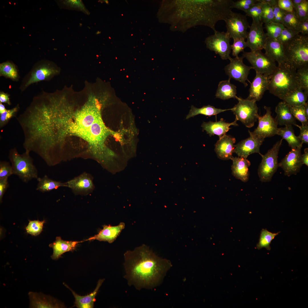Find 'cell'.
I'll list each match as a JSON object with an SVG mask.
<instances>
[{
    "label": "cell",
    "instance_id": "obj_1",
    "mask_svg": "<svg viewBox=\"0 0 308 308\" xmlns=\"http://www.w3.org/2000/svg\"><path fill=\"white\" fill-rule=\"evenodd\" d=\"M124 256V277L129 286L138 290L159 285L172 266L170 261L157 256L145 244L127 251Z\"/></svg>",
    "mask_w": 308,
    "mask_h": 308
},
{
    "label": "cell",
    "instance_id": "obj_2",
    "mask_svg": "<svg viewBox=\"0 0 308 308\" xmlns=\"http://www.w3.org/2000/svg\"><path fill=\"white\" fill-rule=\"evenodd\" d=\"M296 70L286 64L278 65L270 76L268 90L270 92L283 100L292 92L301 88L297 78Z\"/></svg>",
    "mask_w": 308,
    "mask_h": 308
},
{
    "label": "cell",
    "instance_id": "obj_3",
    "mask_svg": "<svg viewBox=\"0 0 308 308\" xmlns=\"http://www.w3.org/2000/svg\"><path fill=\"white\" fill-rule=\"evenodd\" d=\"M283 46L285 64L296 70L308 65V36L298 34Z\"/></svg>",
    "mask_w": 308,
    "mask_h": 308
},
{
    "label": "cell",
    "instance_id": "obj_4",
    "mask_svg": "<svg viewBox=\"0 0 308 308\" xmlns=\"http://www.w3.org/2000/svg\"><path fill=\"white\" fill-rule=\"evenodd\" d=\"M9 158L13 174L17 176L23 182L27 183L38 177L37 169L33 163L29 152L25 151L20 154L16 148H13L9 151Z\"/></svg>",
    "mask_w": 308,
    "mask_h": 308
},
{
    "label": "cell",
    "instance_id": "obj_5",
    "mask_svg": "<svg viewBox=\"0 0 308 308\" xmlns=\"http://www.w3.org/2000/svg\"><path fill=\"white\" fill-rule=\"evenodd\" d=\"M282 139L277 141L264 155H260L262 160L258 169L260 180L262 182L271 181L278 167V156Z\"/></svg>",
    "mask_w": 308,
    "mask_h": 308
},
{
    "label": "cell",
    "instance_id": "obj_6",
    "mask_svg": "<svg viewBox=\"0 0 308 308\" xmlns=\"http://www.w3.org/2000/svg\"><path fill=\"white\" fill-rule=\"evenodd\" d=\"M58 72V70L48 61H40L35 64L23 78L19 88L23 91L31 84L47 80Z\"/></svg>",
    "mask_w": 308,
    "mask_h": 308
},
{
    "label": "cell",
    "instance_id": "obj_7",
    "mask_svg": "<svg viewBox=\"0 0 308 308\" xmlns=\"http://www.w3.org/2000/svg\"><path fill=\"white\" fill-rule=\"evenodd\" d=\"M236 99L238 102L231 110L235 115L236 118L246 127H253L259 116L256 101L240 97H237Z\"/></svg>",
    "mask_w": 308,
    "mask_h": 308
},
{
    "label": "cell",
    "instance_id": "obj_8",
    "mask_svg": "<svg viewBox=\"0 0 308 308\" xmlns=\"http://www.w3.org/2000/svg\"><path fill=\"white\" fill-rule=\"evenodd\" d=\"M242 57L246 59L256 72L261 74L270 76L277 67L276 62L261 50L244 51Z\"/></svg>",
    "mask_w": 308,
    "mask_h": 308
},
{
    "label": "cell",
    "instance_id": "obj_9",
    "mask_svg": "<svg viewBox=\"0 0 308 308\" xmlns=\"http://www.w3.org/2000/svg\"><path fill=\"white\" fill-rule=\"evenodd\" d=\"M214 33L206 38L207 48L218 54L222 60L229 59L231 50L230 37L226 32L216 31Z\"/></svg>",
    "mask_w": 308,
    "mask_h": 308
},
{
    "label": "cell",
    "instance_id": "obj_10",
    "mask_svg": "<svg viewBox=\"0 0 308 308\" xmlns=\"http://www.w3.org/2000/svg\"><path fill=\"white\" fill-rule=\"evenodd\" d=\"M246 15L240 13H232L224 21L226 24V33L233 40L246 39L247 29L250 26Z\"/></svg>",
    "mask_w": 308,
    "mask_h": 308
},
{
    "label": "cell",
    "instance_id": "obj_11",
    "mask_svg": "<svg viewBox=\"0 0 308 308\" xmlns=\"http://www.w3.org/2000/svg\"><path fill=\"white\" fill-rule=\"evenodd\" d=\"M264 108L265 114L262 116H258V126L253 131H251L253 135L263 139L277 135L278 128L275 119L271 116V108L265 106Z\"/></svg>",
    "mask_w": 308,
    "mask_h": 308
},
{
    "label": "cell",
    "instance_id": "obj_12",
    "mask_svg": "<svg viewBox=\"0 0 308 308\" xmlns=\"http://www.w3.org/2000/svg\"><path fill=\"white\" fill-rule=\"evenodd\" d=\"M242 57H230V63L226 66L224 70L229 78H232L243 84L245 87L248 86L246 82L248 81V76L250 70L253 69L252 66H248L243 63Z\"/></svg>",
    "mask_w": 308,
    "mask_h": 308
},
{
    "label": "cell",
    "instance_id": "obj_13",
    "mask_svg": "<svg viewBox=\"0 0 308 308\" xmlns=\"http://www.w3.org/2000/svg\"><path fill=\"white\" fill-rule=\"evenodd\" d=\"M262 22L252 20L247 34V46L252 51L261 50L264 48L267 37L264 31Z\"/></svg>",
    "mask_w": 308,
    "mask_h": 308
},
{
    "label": "cell",
    "instance_id": "obj_14",
    "mask_svg": "<svg viewBox=\"0 0 308 308\" xmlns=\"http://www.w3.org/2000/svg\"><path fill=\"white\" fill-rule=\"evenodd\" d=\"M301 147L291 149L278 163V167L283 169L285 175L289 176L299 173L303 164L301 160Z\"/></svg>",
    "mask_w": 308,
    "mask_h": 308
},
{
    "label": "cell",
    "instance_id": "obj_15",
    "mask_svg": "<svg viewBox=\"0 0 308 308\" xmlns=\"http://www.w3.org/2000/svg\"><path fill=\"white\" fill-rule=\"evenodd\" d=\"M250 137L242 140L235 145L234 153L239 157L247 158L248 156L255 153L260 155V147L264 139L259 138L252 134L249 130Z\"/></svg>",
    "mask_w": 308,
    "mask_h": 308
},
{
    "label": "cell",
    "instance_id": "obj_16",
    "mask_svg": "<svg viewBox=\"0 0 308 308\" xmlns=\"http://www.w3.org/2000/svg\"><path fill=\"white\" fill-rule=\"evenodd\" d=\"M256 73V76L250 84L249 94L246 99L257 101L260 100L265 92L268 90L270 76Z\"/></svg>",
    "mask_w": 308,
    "mask_h": 308
},
{
    "label": "cell",
    "instance_id": "obj_17",
    "mask_svg": "<svg viewBox=\"0 0 308 308\" xmlns=\"http://www.w3.org/2000/svg\"><path fill=\"white\" fill-rule=\"evenodd\" d=\"M28 295L30 301V308L65 307L63 303L50 296L42 293L30 291Z\"/></svg>",
    "mask_w": 308,
    "mask_h": 308
},
{
    "label": "cell",
    "instance_id": "obj_18",
    "mask_svg": "<svg viewBox=\"0 0 308 308\" xmlns=\"http://www.w3.org/2000/svg\"><path fill=\"white\" fill-rule=\"evenodd\" d=\"M236 141L234 137L226 134L219 138L215 145L214 150L218 157L223 160L231 159Z\"/></svg>",
    "mask_w": 308,
    "mask_h": 308
},
{
    "label": "cell",
    "instance_id": "obj_19",
    "mask_svg": "<svg viewBox=\"0 0 308 308\" xmlns=\"http://www.w3.org/2000/svg\"><path fill=\"white\" fill-rule=\"evenodd\" d=\"M98 110L92 104H88L78 113L76 123L79 129H87L97 119ZM78 127V128H79Z\"/></svg>",
    "mask_w": 308,
    "mask_h": 308
},
{
    "label": "cell",
    "instance_id": "obj_20",
    "mask_svg": "<svg viewBox=\"0 0 308 308\" xmlns=\"http://www.w3.org/2000/svg\"><path fill=\"white\" fill-rule=\"evenodd\" d=\"M66 183L67 187L77 193H88L92 191L94 188L92 178L86 173H83Z\"/></svg>",
    "mask_w": 308,
    "mask_h": 308
},
{
    "label": "cell",
    "instance_id": "obj_21",
    "mask_svg": "<svg viewBox=\"0 0 308 308\" xmlns=\"http://www.w3.org/2000/svg\"><path fill=\"white\" fill-rule=\"evenodd\" d=\"M125 224L123 222H120L118 225L115 226L110 225H104L103 226V229H100L98 234L85 240H97L100 241H106L112 243L119 236L122 230L125 228Z\"/></svg>",
    "mask_w": 308,
    "mask_h": 308
},
{
    "label": "cell",
    "instance_id": "obj_22",
    "mask_svg": "<svg viewBox=\"0 0 308 308\" xmlns=\"http://www.w3.org/2000/svg\"><path fill=\"white\" fill-rule=\"evenodd\" d=\"M264 49L265 54L278 63V65L285 64L286 59L283 45L275 40L267 37Z\"/></svg>",
    "mask_w": 308,
    "mask_h": 308
},
{
    "label": "cell",
    "instance_id": "obj_23",
    "mask_svg": "<svg viewBox=\"0 0 308 308\" xmlns=\"http://www.w3.org/2000/svg\"><path fill=\"white\" fill-rule=\"evenodd\" d=\"M237 120L236 118L234 121L229 123L226 122L223 118H221L219 121L213 122L209 121L208 122H203L201 125L203 130H205L207 133L211 137L212 135H216L220 138L226 133L231 128L229 127L231 125L237 126L238 125L237 123Z\"/></svg>",
    "mask_w": 308,
    "mask_h": 308
},
{
    "label": "cell",
    "instance_id": "obj_24",
    "mask_svg": "<svg viewBox=\"0 0 308 308\" xmlns=\"http://www.w3.org/2000/svg\"><path fill=\"white\" fill-rule=\"evenodd\" d=\"M231 160L232 161L231 170L233 175L244 182H247L249 178L248 168L251 165L250 162L247 158L239 157H233Z\"/></svg>",
    "mask_w": 308,
    "mask_h": 308
},
{
    "label": "cell",
    "instance_id": "obj_25",
    "mask_svg": "<svg viewBox=\"0 0 308 308\" xmlns=\"http://www.w3.org/2000/svg\"><path fill=\"white\" fill-rule=\"evenodd\" d=\"M275 112L276 116L275 119L278 125H297L296 119L291 113L290 106L285 102L279 103L275 108Z\"/></svg>",
    "mask_w": 308,
    "mask_h": 308
},
{
    "label": "cell",
    "instance_id": "obj_26",
    "mask_svg": "<svg viewBox=\"0 0 308 308\" xmlns=\"http://www.w3.org/2000/svg\"><path fill=\"white\" fill-rule=\"evenodd\" d=\"M104 280V279H100L98 282L97 285L93 292L85 296H80L76 294L69 287L65 285L72 292L74 297L75 301L74 306L78 308H92L96 301V297L99 288Z\"/></svg>",
    "mask_w": 308,
    "mask_h": 308
},
{
    "label": "cell",
    "instance_id": "obj_27",
    "mask_svg": "<svg viewBox=\"0 0 308 308\" xmlns=\"http://www.w3.org/2000/svg\"><path fill=\"white\" fill-rule=\"evenodd\" d=\"M82 241H68L62 240L61 237H57L55 241L50 244L49 246L52 248L53 253L51 256L53 260H57L65 252L72 251L75 250L77 244Z\"/></svg>",
    "mask_w": 308,
    "mask_h": 308
},
{
    "label": "cell",
    "instance_id": "obj_28",
    "mask_svg": "<svg viewBox=\"0 0 308 308\" xmlns=\"http://www.w3.org/2000/svg\"><path fill=\"white\" fill-rule=\"evenodd\" d=\"M230 78L220 81L215 94L216 98L223 100L232 98L236 99V87L230 82Z\"/></svg>",
    "mask_w": 308,
    "mask_h": 308
},
{
    "label": "cell",
    "instance_id": "obj_29",
    "mask_svg": "<svg viewBox=\"0 0 308 308\" xmlns=\"http://www.w3.org/2000/svg\"><path fill=\"white\" fill-rule=\"evenodd\" d=\"M277 135L286 140L291 149L302 147L303 144L298 137L295 135L292 125L278 128Z\"/></svg>",
    "mask_w": 308,
    "mask_h": 308
},
{
    "label": "cell",
    "instance_id": "obj_30",
    "mask_svg": "<svg viewBox=\"0 0 308 308\" xmlns=\"http://www.w3.org/2000/svg\"><path fill=\"white\" fill-rule=\"evenodd\" d=\"M38 183L36 190L42 193L48 192L61 187H67L65 183L57 181L49 178L45 175L37 179Z\"/></svg>",
    "mask_w": 308,
    "mask_h": 308
},
{
    "label": "cell",
    "instance_id": "obj_31",
    "mask_svg": "<svg viewBox=\"0 0 308 308\" xmlns=\"http://www.w3.org/2000/svg\"><path fill=\"white\" fill-rule=\"evenodd\" d=\"M308 94L301 88L294 91L283 100L290 106H297L305 104L307 101Z\"/></svg>",
    "mask_w": 308,
    "mask_h": 308
},
{
    "label": "cell",
    "instance_id": "obj_32",
    "mask_svg": "<svg viewBox=\"0 0 308 308\" xmlns=\"http://www.w3.org/2000/svg\"><path fill=\"white\" fill-rule=\"evenodd\" d=\"M231 110V108L228 109L217 108L209 105L204 106L200 108H197L192 105L191 106L189 113L187 115L186 119H188L199 114L211 116L213 115H216L220 113L226 111Z\"/></svg>",
    "mask_w": 308,
    "mask_h": 308
},
{
    "label": "cell",
    "instance_id": "obj_33",
    "mask_svg": "<svg viewBox=\"0 0 308 308\" xmlns=\"http://www.w3.org/2000/svg\"><path fill=\"white\" fill-rule=\"evenodd\" d=\"M0 75L15 81H17L19 78L15 66L13 63L8 61L0 64Z\"/></svg>",
    "mask_w": 308,
    "mask_h": 308
},
{
    "label": "cell",
    "instance_id": "obj_34",
    "mask_svg": "<svg viewBox=\"0 0 308 308\" xmlns=\"http://www.w3.org/2000/svg\"><path fill=\"white\" fill-rule=\"evenodd\" d=\"M280 232L273 233L268 231L266 229H263L261 232L258 243L256 248L258 250L265 248L268 250L271 249L270 244L271 241Z\"/></svg>",
    "mask_w": 308,
    "mask_h": 308
},
{
    "label": "cell",
    "instance_id": "obj_35",
    "mask_svg": "<svg viewBox=\"0 0 308 308\" xmlns=\"http://www.w3.org/2000/svg\"><path fill=\"white\" fill-rule=\"evenodd\" d=\"M300 22L295 12H291L285 11L282 23L285 27L298 32Z\"/></svg>",
    "mask_w": 308,
    "mask_h": 308
},
{
    "label": "cell",
    "instance_id": "obj_36",
    "mask_svg": "<svg viewBox=\"0 0 308 308\" xmlns=\"http://www.w3.org/2000/svg\"><path fill=\"white\" fill-rule=\"evenodd\" d=\"M264 28L267 31L266 33L267 37L276 40L284 27L282 24L271 22L265 24Z\"/></svg>",
    "mask_w": 308,
    "mask_h": 308
},
{
    "label": "cell",
    "instance_id": "obj_37",
    "mask_svg": "<svg viewBox=\"0 0 308 308\" xmlns=\"http://www.w3.org/2000/svg\"><path fill=\"white\" fill-rule=\"evenodd\" d=\"M296 74L300 88L308 94V65L297 69Z\"/></svg>",
    "mask_w": 308,
    "mask_h": 308
},
{
    "label": "cell",
    "instance_id": "obj_38",
    "mask_svg": "<svg viewBox=\"0 0 308 308\" xmlns=\"http://www.w3.org/2000/svg\"><path fill=\"white\" fill-rule=\"evenodd\" d=\"M304 104L297 106H290V110L293 116L300 121L302 125H308V117L305 111Z\"/></svg>",
    "mask_w": 308,
    "mask_h": 308
},
{
    "label": "cell",
    "instance_id": "obj_39",
    "mask_svg": "<svg viewBox=\"0 0 308 308\" xmlns=\"http://www.w3.org/2000/svg\"><path fill=\"white\" fill-rule=\"evenodd\" d=\"M263 3L258 2L253 5L246 12V16L252 17V20L261 21Z\"/></svg>",
    "mask_w": 308,
    "mask_h": 308
},
{
    "label": "cell",
    "instance_id": "obj_40",
    "mask_svg": "<svg viewBox=\"0 0 308 308\" xmlns=\"http://www.w3.org/2000/svg\"><path fill=\"white\" fill-rule=\"evenodd\" d=\"M45 220L29 221L28 225L26 227V232L32 236H37L40 234L42 230Z\"/></svg>",
    "mask_w": 308,
    "mask_h": 308
},
{
    "label": "cell",
    "instance_id": "obj_41",
    "mask_svg": "<svg viewBox=\"0 0 308 308\" xmlns=\"http://www.w3.org/2000/svg\"><path fill=\"white\" fill-rule=\"evenodd\" d=\"M299 34V33L297 31L284 27L276 40L284 45Z\"/></svg>",
    "mask_w": 308,
    "mask_h": 308
},
{
    "label": "cell",
    "instance_id": "obj_42",
    "mask_svg": "<svg viewBox=\"0 0 308 308\" xmlns=\"http://www.w3.org/2000/svg\"><path fill=\"white\" fill-rule=\"evenodd\" d=\"M294 10L300 22L308 19V0H303L294 8Z\"/></svg>",
    "mask_w": 308,
    "mask_h": 308
},
{
    "label": "cell",
    "instance_id": "obj_43",
    "mask_svg": "<svg viewBox=\"0 0 308 308\" xmlns=\"http://www.w3.org/2000/svg\"><path fill=\"white\" fill-rule=\"evenodd\" d=\"M97 121L98 119L88 129L87 131L88 132V136L90 137V139L92 140L102 136L104 131L102 124Z\"/></svg>",
    "mask_w": 308,
    "mask_h": 308
},
{
    "label": "cell",
    "instance_id": "obj_44",
    "mask_svg": "<svg viewBox=\"0 0 308 308\" xmlns=\"http://www.w3.org/2000/svg\"><path fill=\"white\" fill-rule=\"evenodd\" d=\"M19 107L18 105L12 109L7 110L3 113L0 114V127L2 128L8 123L10 119L15 116L18 111Z\"/></svg>",
    "mask_w": 308,
    "mask_h": 308
},
{
    "label": "cell",
    "instance_id": "obj_45",
    "mask_svg": "<svg viewBox=\"0 0 308 308\" xmlns=\"http://www.w3.org/2000/svg\"><path fill=\"white\" fill-rule=\"evenodd\" d=\"M274 18L273 7L267 4H263L261 21L265 24L273 22Z\"/></svg>",
    "mask_w": 308,
    "mask_h": 308
},
{
    "label": "cell",
    "instance_id": "obj_46",
    "mask_svg": "<svg viewBox=\"0 0 308 308\" xmlns=\"http://www.w3.org/2000/svg\"><path fill=\"white\" fill-rule=\"evenodd\" d=\"M247 47L246 41L244 39H234L233 44L230 45L232 56L235 57H238L239 54L243 52L244 49Z\"/></svg>",
    "mask_w": 308,
    "mask_h": 308
},
{
    "label": "cell",
    "instance_id": "obj_47",
    "mask_svg": "<svg viewBox=\"0 0 308 308\" xmlns=\"http://www.w3.org/2000/svg\"><path fill=\"white\" fill-rule=\"evenodd\" d=\"M258 2L257 0H239L233 1L230 6L231 8H235L243 11H247L254 4Z\"/></svg>",
    "mask_w": 308,
    "mask_h": 308
},
{
    "label": "cell",
    "instance_id": "obj_48",
    "mask_svg": "<svg viewBox=\"0 0 308 308\" xmlns=\"http://www.w3.org/2000/svg\"><path fill=\"white\" fill-rule=\"evenodd\" d=\"M13 175L11 165L6 161L0 162V179L8 178Z\"/></svg>",
    "mask_w": 308,
    "mask_h": 308
},
{
    "label": "cell",
    "instance_id": "obj_49",
    "mask_svg": "<svg viewBox=\"0 0 308 308\" xmlns=\"http://www.w3.org/2000/svg\"><path fill=\"white\" fill-rule=\"evenodd\" d=\"M274 18L273 22L282 24L285 11L281 9L278 5L273 7Z\"/></svg>",
    "mask_w": 308,
    "mask_h": 308
},
{
    "label": "cell",
    "instance_id": "obj_50",
    "mask_svg": "<svg viewBox=\"0 0 308 308\" xmlns=\"http://www.w3.org/2000/svg\"><path fill=\"white\" fill-rule=\"evenodd\" d=\"M277 5L281 9L288 12H294L291 0H278Z\"/></svg>",
    "mask_w": 308,
    "mask_h": 308
},
{
    "label": "cell",
    "instance_id": "obj_51",
    "mask_svg": "<svg viewBox=\"0 0 308 308\" xmlns=\"http://www.w3.org/2000/svg\"><path fill=\"white\" fill-rule=\"evenodd\" d=\"M300 129V133L298 136L302 143H308V125H297Z\"/></svg>",
    "mask_w": 308,
    "mask_h": 308
},
{
    "label": "cell",
    "instance_id": "obj_52",
    "mask_svg": "<svg viewBox=\"0 0 308 308\" xmlns=\"http://www.w3.org/2000/svg\"><path fill=\"white\" fill-rule=\"evenodd\" d=\"M8 178L0 179V201L1 202L3 195L9 187Z\"/></svg>",
    "mask_w": 308,
    "mask_h": 308
},
{
    "label": "cell",
    "instance_id": "obj_53",
    "mask_svg": "<svg viewBox=\"0 0 308 308\" xmlns=\"http://www.w3.org/2000/svg\"><path fill=\"white\" fill-rule=\"evenodd\" d=\"M298 32L303 36L308 35V19L301 21L298 28Z\"/></svg>",
    "mask_w": 308,
    "mask_h": 308
},
{
    "label": "cell",
    "instance_id": "obj_54",
    "mask_svg": "<svg viewBox=\"0 0 308 308\" xmlns=\"http://www.w3.org/2000/svg\"><path fill=\"white\" fill-rule=\"evenodd\" d=\"M0 103H5L10 105L11 104L9 98V95L7 93L3 92H0Z\"/></svg>",
    "mask_w": 308,
    "mask_h": 308
},
{
    "label": "cell",
    "instance_id": "obj_55",
    "mask_svg": "<svg viewBox=\"0 0 308 308\" xmlns=\"http://www.w3.org/2000/svg\"><path fill=\"white\" fill-rule=\"evenodd\" d=\"M301 160L303 164L308 166V148H306L304 150V153L301 155Z\"/></svg>",
    "mask_w": 308,
    "mask_h": 308
},
{
    "label": "cell",
    "instance_id": "obj_56",
    "mask_svg": "<svg viewBox=\"0 0 308 308\" xmlns=\"http://www.w3.org/2000/svg\"><path fill=\"white\" fill-rule=\"evenodd\" d=\"M258 2L263 4H268L273 7L277 5L278 0H257Z\"/></svg>",
    "mask_w": 308,
    "mask_h": 308
},
{
    "label": "cell",
    "instance_id": "obj_57",
    "mask_svg": "<svg viewBox=\"0 0 308 308\" xmlns=\"http://www.w3.org/2000/svg\"><path fill=\"white\" fill-rule=\"evenodd\" d=\"M293 5L294 8L297 6L301 3L303 1V0H291Z\"/></svg>",
    "mask_w": 308,
    "mask_h": 308
},
{
    "label": "cell",
    "instance_id": "obj_58",
    "mask_svg": "<svg viewBox=\"0 0 308 308\" xmlns=\"http://www.w3.org/2000/svg\"><path fill=\"white\" fill-rule=\"evenodd\" d=\"M6 110L4 105L2 103H0V114L3 113Z\"/></svg>",
    "mask_w": 308,
    "mask_h": 308
},
{
    "label": "cell",
    "instance_id": "obj_59",
    "mask_svg": "<svg viewBox=\"0 0 308 308\" xmlns=\"http://www.w3.org/2000/svg\"><path fill=\"white\" fill-rule=\"evenodd\" d=\"M304 109L306 115L308 117V102H306L304 104Z\"/></svg>",
    "mask_w": 308,
    "mask_h": 308
}]
</instances>
